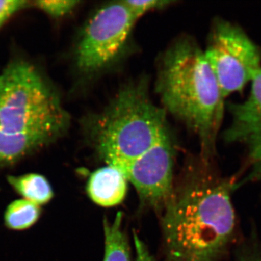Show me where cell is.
Listing matches in <instances>:
<instances>
[{
    "label": "cell",
    "mask_w": 261,
    "mask_h": 261,
    "mask_svg": "<svg viewBox=\"0 0 261 261\" xmlns=\"http://www.w3.org/2000/svg\"><path fill=\"white\" fill-rule=\"evenodd\" d=\"M234 178L199 157L173 187L163 209L166 261H221L236 238Z\"/></svg>",
    "instance_id": "6da1fadb"
},
{
    "label": "cell",
    "mask_w": 261,
    "mask_h": 261,
    "mask_svg": "<svg viewBox=\"0 0 261 261\" xmlns=\"http://www.w3.org/2000/svg\"><path fill=\"white\" fill-rule=\"evenodd\" d=\"M69 113L38 67L13 60L0 74V166L12 164L64 137Z\"/></svg>",
    "instance_id": "7a4b0ae2"
},
{
    "label": "cell",
    "mask_w": 261,
    "mask_h": 261,
    "mask_svg": "<svg viewBox=\"0 0 261 261\" xmlns=\"http://www.w3.org/2000/svg\"><path fill=\"white\" fill-rule=\"evenodd\" d=\"M156 90L165 111L197 136L200 158L212 161L224 118L225 97L204 51L195 41L179 38L163 53Z\"/></svg>",
    "instance_id": "3957f363"
},
{
    "label": "cell",
    "mask_w": 261,
    "mask_h": 261,
    "mask_svg": "<svg viewBox=\"0 0 261 261\" xmlns=\"http://www.w3.org/2000/svg\"><path fill=\"white\" fill-rule=\"evenodd\" d=\"M89 143L107 165L124 164L169 133L166 111L151 100L145 82L122 87L101 112L87 117Z\"/></svg>",
    "instance_id": "277c9868"
},
{
    "label": "cell",
    "mask_w": 261,
    "mask_h": 261,
    "mask_svg": "<svg viewBox=\"0 0 261 261\" xmlns=\"http://www.w3.org/2000/svg\"><path fill=\"white\" fill-rule=\"evenodd\" d=\"M137 20L123 1L109 3L96 10L75 43L73 61L77 71L93 77L118 63Z\"/></svg>",
    "instance_id": "5b68a950"
},
{
    "label": "cell",
    "mask_w": 261,
    "mask_h": 261,
    "mask_svg": "<svg viewBox=\"0 0 261 261\" xmlns=\"http://www.w3.org/2000/svg\"><path fill=\"white\" fill-rule=\"evenodd\" d=\"M223 95L241 92L261 70V48L242 27L215 20L204 51Z\"/></svg>",
    "instance_id": "8992f818"
},
{
    "label": "cell",
    "mask_w": 261,
    "mask_h": 261,
    "mask_svg": "<svg viewBox=\"0 0 261 261\" xmlns=\"http://www.w3.org/2000/svg\"><path fill=\"white\" fill-rule=\"evenodd\" d=\"M173 156L174 149L168 133L137 159L114 166L134 185L144 205L163 211L174 187Z\"/></svg>",
    "instance_id": "52a82bcc"
},
{
    "label": "cell",
    "mask_w": 261,
    "mask_h": 261,
    "mask_svg": "<svg viewBox=\"0 0 261 261\" xmlns=\"http://www.w3.org/2000/svg\"><path fill=\"white\" fill-rule=\"evenodd\" d=\"M228 110L231 121L224 140L243 147L245 180L261 187V70L252 80L246 99L230 105Z\"/></svg>",
    "instance_id": "ba28073f"
},
{
    "label": "cell",
    "mask_w": 261,
    "mask_h": 261,
    "mask_svg": "<svg viewBox=\"0 0 261 261\" xmlns=\"http://www.w3.org/2000/svg\"><path fill=\"white\" fill-rule=\"evenodd\" d=\"M127 179L116 166L107 165L91 173L87 192L92 202L102 207L119 205L127 194Z\"/></svg>",
    "instance_id": "9c48e42d"
},
{
    "label": "cell",
    "mask_w": 261,
    "mask_h": 261,
    "mask_svg": "<svg viewBox=\"0 0 261 261\" xmlns=\"http://www.w3.org/2000/svg\"><path fill=\"white\" fill-rule=\"evenodd\" d=\"M123 214L118 212L113 221L104 220L105 255L103 261H130V248L122 228Z\"/></svg>",
    "instance_id": "30bf717a"
},
{
    "label": "cell",
    "mask_w": 261,
    "mask_h": 261,
    "mask_svg": "<svg viewBox=\"0 0 261 261\" xmlns=\"http://www.w3.org/2000/svg\"><path fill=\"white\" fill-rule=\"evenodd\" d=\"M8 181L12 187L36 205L47 203L53 197L50 184L42 175L30 173L20 176H9Z\"/></svg>",
    "instance_id": "8fae6325"
},
{
    "label": "cell",
    "mask_w": 261,
    "mask_h": 261,
    "mask_svg": "<svg viewBox=\"0 0 261 261\" xmlns=\"http://www.w3.org/2000/svg\"><path fill=\"white\" fill-rule=\"evenodd\" d=\"M40 216L39 205L27 200L12 202L5 215V224L14 230H23L33 226Z\"/></svg>",
    "instance_id": "7c38bea8"
},
{
    "label": "cell",
    "mask_w": 261,
    "mask_h": 261,
    "mask_svg": "<svg viewBox=\"0 0 261 261\" xmlns=\"http://www.w3.org/2000/svg\"><path fill=\"white\" fill-rule=\"evenodd\" d=\"M80 3V1H74V0H68V1L40 0V1L34 2L33 4L36 8L44 12L51 18H60L70 14Z\"/></svg>",
    "instance_id": "4fadbf2b"
},
{
    "label": "cell",
    "mask_w": 261,
    "mask_h": 261,
    "mask_svg": "<svg viewBox=\"0 0 261 261\" xmlns=\"http://www.w3.org/2000/svg\"><path fill=\"white\" fill-rule=\"evenodd\" d=\"M132 14L137 20L146 13L153 10L162 9L173 3L169 0H123Z\"/></svg>",
    "instance_id": "5bb4252c"
},
{
    "label": "cell",
    "mask_w": 261,
    "mask_h": 261,
    "mask_svg": "<svg viewBox=\"0 0 261 261\" xmlns=\"http://www.w3.org/2000/svg\"><path fill=\"white\" fill-rule=\"evenodd\" d=\"M31 3L25 0L0 1V28L15 13L28 7Z\"/></svg>",
    "instance_id": "9a60e30c"
},
{
    "label": "cell",
    "mask_w": 261,
    "mask_h": 261,
    "mask_svg": "<svg viewBox=\"0 0 261 261\" xmlns=\"http://www.w3.org/2000/svg\"><path fill=\"white\" fill-rule=\"evenodd\" d=\"M233 261H261V242L255 240L244 245Z\"/></svg>",
    "instance_id": "2e32d148"
},
{
    "label": "cell",
    "mask_w": 261,
    "mask_h": 261,
    "mask_svg": "<svg viewBox=\"0 0 261 261\" xmlns=\"http://www.w3.org/2000/svg\"><path fill=\"white\" fill-rule=\"evenodd\" d=\"M134 240H135L136 251L135 261H155L145 244L135 232L134 233Z\"/></svg>",
    "instance_id": "e0dca14e"
}]
</instances>
